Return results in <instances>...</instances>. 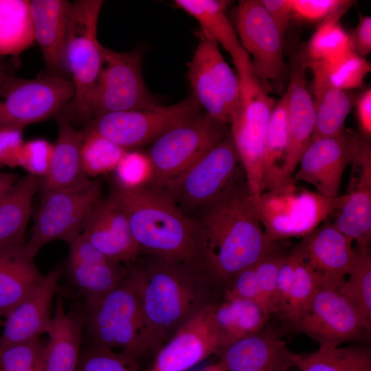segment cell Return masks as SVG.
Masks as SVG:
<instances>
[{
  "label": "cell",
  "instance_id": "obj_1",
  "mask_svg": "<svg viewBox=\"0 0 371 371\" xmlns=\"http://www.w3.org/2000/svg\"><path fill=\"white\" fill-rule=\"evenodd\" d=\"M190 218L194 227L196 263L218 280H232L273 243L258 217L243 168L216 199Z\"/></svg>",
  "mask_w": 371,
  "mask_h": 371
},
{
  "label": "cell",
  "instance_id": "obj_2",
  "mask_svg": "<svg viewBox=\"0 0 371 371\" xmlns=\"http://www.w3.org/2000/svg\"><path fill=\"white\" fill-rule=\"evenodd\" d=\"M142 307L147 350H158L205 302V271L194 262L143 254Z\"/></svg>",
  "mask_w": 371,
  "mask_h": 371
},
{
  "label": "cell",
  "instance_id": "obj_3",
  "mask_svg": "<svg viewBox=\"0 0 371 371\" xmlns=\"http://www.w3.org/2000/svg\"><path fill=\"white\" fill-rule=\"evenodd\" d=\"M109 197L125 214L139 255L196 262L193 223L162 188L112 182Z\"/></svg>",
  "mask_w": 371,
  "mask_h": 371
},
{
  "label": "cell",
  "instance_id": "obj_4",
  "mask_svg": "<svg viewBox=\"0 0 371 371\" xmlns=\"http://www.w3.org/2000/svg\"><path fill=\"white\" fill-rule=\"evenodd\" d=\"M143 273L135 262L122 281L95 302L85 305V324L93 346L134 359L147 350L142 307Z\"/></svg>",
  "mask_w": 371,
  "mask_h": 371
},
{
  "label": "cell",
  "instance_id": "obj_5",
  "mask_svg": "<svg viewBox=\"0 0 371 371\" xmlns=\"http://www.w3.org/2000/svg\"><path fill=\"white\" fill-rule=\"evenodd\" d=\"M102 4L101 0L72 3L65 54L74 95L62 111L72 123L91 120V100L104 64V47L97 36Z\"/></svg>",
  "mask_w": 371,
  "mask_h": 371
},
{
  "label": "cell",
  "instance_id": "obj_6",
  "mask_svg": "<svg viewBox=\"0 0 371 371\" xmlns=\"http://www.w3.org/2000/svg\"><path fill=\"white\" fill-rule=\"evenodd\" d=\"M347 194L327 198L296 186L293 181L278 189L265 191L254 202L258 217L270 243L302 238L343 205Z\"/></svg>",
  "mask_w": 371,
  "mask_h": 371
},
{
  "label": "cell",
  "instance_id": "obj_7",
  "mask_svg": "<svg viewBox=\"0 0 371 371\" xmlns=\"http://www.w3.org/2000/svg\"><path fill=\"white\" fill-rule=\"evenodd\" d=\"M227 126L201 112L164 133L145 153L150 166L146 184L161 187L180 175L229 134Z\"/></svg>",
  "mask_w": 371,
  "mask_h": 371
},
{
  "label": "cell",
  "instance_id": "obj_8",
  "mask_svg": "<svg viewBox=\"0 0 371 371\" xmlns=\"http://www.w3.org/2000/svg\"><path fill=\"white\" fill-rule=\"evenodd\" d=\"M198 44L189 64L188 79L192 95L205 114L230 125L242 103L239 78L214 41L197 32Z\"/></svg>",
  "mask_w": 371,
  "mask_h": 371
},
{
  "label": "cell",
  "instance_id": "obj_9",
  "mask_svg": "<svg viewBox=\"0 0 371 371\" xmlns=\"http://www.w3.org/2000/svg\"><path fill=\"white\" fill-rule=\"evenodd\" d=\"M102 181L89 179L71 188L42 194L36 210L32 235L25 245L27 256L34 258L41 248L55 240L69 243L81 234L84 223L101 196Z\"/></svg>",
  "mask_w": 371,
  "mask_h": 371
},
{
  "label": "cell",
  "instance_id": "obj_10",
  "mask_svg": "<svg viewBox=\"0 0 371 371\" xmlns=\"http://www.w3.org/2000/svg\"><path fill=\"white\" fill-rule=\"evenodd\" d=\"M344 280L323 279L306 310L289 324L291 328L319 346H337L367 337L371 326L342 291L341 284Z\"/></svg>",
  "mask_w": 371,
  "mask_h": 371
},
{
  "label": "cell",
  "instance_id": "obj_11",
  "mask_svg": "<svg viewBox=\"0 0 371 371\" xmlns=\"http://www.w3.org/2000/svg\"><path fill=\"white\" fill-rule=\"evenodd\" d=\"M239 165L229 134L188 169L160 188L190 218L226 188L242 169Z\"/></svg>",
  "mask_w": 371,
  "mask_h": 371
},
{
  "label": "cell",
  "instance_id": "obj_12",
  "mask_svg": "<svg viewBox=\"0 0 371 371\" xmlns=\"http://www.w3.org/2000/svg\"><path fill=\"white\" fill-rule=\"evenodd\" d=\"M74 95L70 80L47 73L33 79L10 75L0 85V128L23 129L54 117Z\"/></svg>",
  "mask_w": 371,
  "mask_h": 371
},
{
  "label": "cell",
  "instance_id": "obj_13",
  "mask_svg": "<svg viewBox=\"0 0 371 371\" xmlns=\"http://www.w3.org/2000/svg\"><path fill=\"white\" fill-rule=\"evenodd\" d=\"M201 112L191 95L169 106L104 113L93 118L83 130L97 133L130 151L151 144L166 131Z\"/></svg>",
  "mask_w": 371,
  "mask_h": 371
},
{
  "label": "cell",
  "instance_id": "obj_14",
  "mask_svg": "<svg viewBox=\"0 0 371 371\" xmlns=\"http://www.w3.org/2000/svg\"><path fill=\"white\" fill-rule=\"evenodd\" d=\"M267 85L258 80L241 87L242 103L230 124L233 141L254 202L265 192L262 161L268 123L276 103Z\"/></svg>",
  "mask_w": 371,
  "mask_h": 371
},
{
  "label": "cell",
  "instance_id": "obj_15",
  "mask_svg": "<svg viewBox=\"0 0 371 371\" xmlns=\"http://www.w3.org/2000/svg\"><path fill=\"white\" fill-rule=\"evenodd\" d=\"M159 105L145 85L141 50L120 52L104 47V64L91 100V120L104 113Z\"/></svg>",
  "mask_w": 371,
  "mask_h": 371
},
{
  "label": "cell",
  "instance_id": "obj_16",
  "mask_svg": "<svg viewBox=\"0 0 371 371\" xmlns=\"http://www.w3.org/2000/svg\"><path fill=\"white\" fill-rule=\"evenodd\" d=\"M370 139L346 128L335 136L311 138L293 180L311 184L325 197L339 196L346 167L360 157L370 145Z\"/></svg>",
  "mask_w": 371,
  "mask_h": 371
},
{
  "label": "cell",
  "instance_id": "obj_17",
  "mask_svg": "<svg viewBox=\"0 0 371 371\" xmlns=\"http://www.w3.org/2000/svg\"><path fill=\"white\" fill-rule=\"evenodd\" d=\"M236 32L249 56L253 73L262 82L280 81L287 67L280 32L261 0H242L236 10Z\"/></svg>",
  "mask_w": 371,
  "mask_h": 371
},
{
  "label": "cell",
  "instance_id": "obj_18",
  "mask_svg": "<svg viewBox=\"0 0 371 371\" xmlns=\"http://www.w3.org/2000/svg\"><path fill=\"white\" fill-rule=\"evenodd\" d=\"M213 306L207 304L188 319L157 350L147 371H188L211 355L221 352Z\"/></svg>",
  "mask_w": 371,
  "mask_h": 371
},
{
  "label": "cell",
  "instance_id": "obj_19",
  "mask_svg": "<svg viewBox=\"0 0 371 371\" xmlns=\"http://www.w3.org/2000/svg\"><path fill=\"white\" fill-rule=\"evenodd\" d=\"M68 245L67 274L85 305L116 287L126 276L128 265L106 256L81 234Z\"/></svg>",
  "mask_w": 371,
  "mask_h": 371
},
{
  "label": "cell",
  "instance_id": "obj_20",
  "mask_svg": "<svg viewBox=\"0 0 371 371\" xmlns=\"http://www.w3.org/2000/svg\"><path fill=\"white\" fill-rule=\"evenodd\" d=\"M288 95V145L282 175L286 183L293 180L299 161L308 146L314 131L315 116L313 98L308 91L300 54L295 50L291 55Z\"/></svg>",
  "mask_w": 371,
  "mask_h": 371
},
{
  "label": "cell",
  "instance_id": "obj_21",
  "mask_svg": "<svg viewBox=\"0 0 371 371\" xmlns=\"http://www.w3.org/2000/svg\"><path fill=\"white\" fill-rule=\"evenodd\" d=\"M81 234L100 252L125 265L133 264L139 256L125 214L109 196H100L93 205Z\"/></svg>",
  "mask_w": 371,
  "mask_h": 371
},
{
  "label": "cell",
  "instance_id": "obj_22",
  "mask_svg": "<svg viewBox=\"0 0 371 371\" xmlns=\"http://www.w3.org/2000/svg\"><path fill=\"white\" fill-rule=\"evenodd\" d=\"M30 8L34 41L41 49L46 73L70 80L65 52L72 3L32 0Z\"/></svg>",
  "mask_w": 371,
  "mask_h": 371
},
{
  "label": "cell",
  "instance_id": "obj_23",
  "mask_svg": "<svg viewBox=\"0 0 371 371\" xmlns=\"http://www.w3.org/2000/svg\"><path fill=\"white\" fill-rule=\"evenodd\" d=\"M61 272L54 268L6 316L0 336V348L40 338L47 333L50 307Z\"/></svg>",
  "mask_w": 371,
  "mask_h": 371
},
{
  "label": "cell",
  "instance_id": "obj_24",
  "mask_svg": "<svg viewBox=\"0 0 371 371\" xmlns=\"http://www.w3.org/2000/svg\"><path fill=\"white\" fill-rule=\"evenodd\" d=\"M175 5L196 19L200 32L230 55L240 85L257 78L253 73L251 59L243 49L236 30L228 19L225 10L229 1L223 0H176Z\"/></svg>",
  "mask_w": 371,
  "mask_h": 371
},
{
  "label": "cell",
  "instance_id": "obj_25",
  "mask_svg": "<svg viewBox=\"0 0 371 371\" xmlns=\"http://www.w3.org/2000/svg\"><path fill=\"white\" fill-rule=\"evenodd\" d=\"M293 353L277 334L264 328L228 346L220 359L227 371H291Z\"/></svg>",
  "mask_w": 371,
  "mask_h": 371
},
{
  "label": "cell",
  "instance_id": "obj_26",
  "mask_svg": "<svg viewBox=\"0 0 371 371\" xmlns=\"http://www.w3.org/2000/svg\"><path fill=\"white\" fill-rule=\"evenodd\" d=\"M352 243L332 223H324L296 247L324 280L340 281L348 275L355 258Z\"/></svg>",
  "mask_w": 371,
  "mask_h": 371
},
{
  "label": "cell",
  "instance_id": "obj_27",
  "mask_svg": "<svg viewBox=\"0 0 371 371\" xmlns=\"http://www.w3.org/2000/svg\"><path fill=\"white\" fill-rule=\"evenodd\" d=\"M58 136L45 176L41 179V193L78 186L90 179L84 171L81 147L83 133L77 130L63 111L54 117Z\"/></svg>",
  "mask_w": 371,
  "mask_h": 371
},
{
  "label": "cell",
  "instance_id": "obj_28",
  "mask_svg": "<svg viewBox=\"0 0 371 371\" xmlns=\"http://www.w3.org/2000/svg\"><path fill=\"white\" fill-rule=\"evenodd\" d=\"M357 176H352L350 190L332 223L358 245H370L371 240V147L366 148L352 164Z\"/></svg>",
  "mask_w": 371,
  "mask_h": 371
},
{
  "label": "cell",
  "instance_id": "obj_29",
  "mask_svg": "<svg viewBox=\"0 0 371 371\" xmlns=\"http://www.w3.org/2000/svg\"><path fill=\"white\" fill-rule=\"evenodd\" d=\"M41 179L27 174L18 179L0 201V252L23 247L32 203Z\"/></svg>",
  "mask_w": 371,
  "mask_h": 371
},
{
  "label": "cell",
  "instance_id": "obj_30",
  "mask_svg": "<svg viewBox=\"0 0 371 371\" xmlns=\"http://www.w3.org/2000/svg\"><path fill=\"white\" fill-rule=\"evenodd\" d=\"M82 328L81 319L67 313L62 299L57 298L47 333L44 371H78Z\"/></svg>",
  "mask_w": 371,
  "mask_h": 371
},
{
  "label": "cell",
  "instance_id": "obj_31",
  "mask_svg": "<svg viewBox=\"0 0 371 371\" xmlns=\"http://www.w3.org/2000/svg\"><path fill=\"white\" fill-rule=\"evenodd\" d=\"M269 316L255 302L225 295L223 302L213 306V318L223 350L234 342L261 332Z\"/></svg>",
  "mask_w": 371,
  "mask_h": 371
},
{
  "label": "cell",
  "instance_id": "obj_32",
  "mask_svg": "<svg viewBox=\"0 0 371 371\" xmlns=\"http://www.w3.org/2000/svg\"><path fill=\"white\" fill-rule=\"evenodd\" d=\"M43 276L25 246L0 252V317L5 318Z\"/></svg>",
  "mask_w": 371,
  "mask_h": 371
},
{
  "label": "cell",
  "instance_id": "obj_33",
  "mask_svg": "<svg viewBox=\"0 0 371 371\" xmlns=\"http://www.w3.org/2000/svg\"><path fill=\"white\" fill-rule=\"evenodd\" d=\"M287 145L288 95L286 91L275 103L268 123L262 161L265 191L274 190L289 183L284 181L282 175Z\"/></svg>",
  "mask_w": 371,
  "mask_h": 371
},
{
  "label": "cell",
  "instance_id": "obj_34",
  "mask_svg": "<svg viewBox=\"0 0 371 371\" xmlns=\"http://www.w3.org/2000/svg\"><path fill=\"white\" fill-rule=\"evenodd\" d=\"M353 3L352 1L345 0L321 21L308 41L305 52L300 53L304 63L333 62L351 51L348 34L340 20Z\"/></svg>",
  "mask_w": 371,
  "mask_h": 371
},
{
  "label": "cell",
  "instance_id": "obj_35",
  "mask_svg": "<svg viewBox=\"0 0 371 371\" xmlns=\"http://www.w3.org/2000/svg\"><path fill=\"white\" fill-rule=\"evenodd\" d=\"M299 371H371V353L366 346H319L308 354L293 353Z\"/></svg>",
  "mask_w": 371,
  "mask_h": 371
},
{
  "label": "cell",
  "instance_id": "obj_36",
  "mask_svg": "<svg viewBox=\"0 0 371 371\" xmlns=\"http://www.w3.org/2000/svg\"><path fill=\"white\" fill-rule=\"evenodd\" d=\"M315 128L312 138L338 135L346 127L345 120L356 98L348 91L328 85L313 83Z\"/></svg>",
  "mask_w": 371,
  "mask_h": 371
},
{
  "label": "cell",
  "instance_id": "obj_37",
  "mask_svg": "<svg viewBox=\"0 0 371 371\" xmlns=\"http://www.w3.org/2000/svg\"><path fill=\"white\" fill-rule=\"evenodd\" d=\"M34 42L30 1L0 0V60L17 56Z\"/></svg>",
  "mask_w": 371,
  "mask_h": 371
},
{
  "label": "cell",
  "instance_id": "obj_38",
  "mask_svg": "<svg viewBox=\"0 0 371 371\" xmlns=\"http://www.w3.org/2000/svg\"><path fill=\"white\" fill-rule=\"evenodd\" d=\"M303 65L305 69L311 70L313 83L346 91L362 87L371 71L370 63L352 51L333 62L303 63Z\"/></svg>",
  "mask_w": 371,
  "mask_h": 371
},
{
  "label": "cell",
  "instance_id": "obj_39",
  "mask_svg": "<svg viewBox=\"0 0 371 371\" xmlns=\"http://www.w3.org/2000/svg\"><path fill=\"white\" fill-rule=\"evenodd\" d=\"M370 245L355 247V258L348 278L341 284L344 293L371 326V255Z\"/></svg>",
  "mask_w": 371,
  "mask_h": 371
},
{
  "label": "cell",
  "instance_id": "obj_40",
  "mask_svg": "<svg viewBox=\"0 0 371 371\" xmlns=\"http://www.w3.org/2000/svg\"><path fill=\"white\" fill-rule=\"evenodd\" d=\"M294 249L297 254L294 277L285 304L278 313L288 324L306 310L323 280L304 260L296 246Z\"/></svg>",
  "mask_w": 371,
  "mask_h": 371
},
{
  "label": "cell",
  "instance_id": "obj_41",
  "mask_svg": "<svg viewBox=\"0 0 371 371\" xmlns=\"http://www.w3.org/2000/svg\"><path fill=\"white\" fill-rule=\"evenodd\" d=\"M82 131L81 157L86 175L96 177L113 172L127 150L97 133Z\"/></svg>",
  "mask_w": 371,
  "mask_h": 371
},
{
  "label": "cell",
  "instance_id": "obj_42",
  "mask_svg": "<svg viewBox=\"0 0 371 371\" xmlns=\"http://www.w3.org/2000/svg\"><path fill=\"white\" fill-rule=\"evenodd\" d=\"M280 241L272 243L269 249L254 265L256 279L265 307L269 315L276 312V281L279 269L287 256Z\"/></svg>",
  "mask_w": 371,
  "mask_h": 371
},
{
  "label": "cell",
  "instance_id": "obj_43",
  "mask_svg": "<svg viewBox=\"0 0 371 371\" xmlns=\"http://www.w3.org/2000/svg\"><path fill=\"white\" fill-rule=\"evenodd\" d=\"M45 345L37 338L0 348V371H44Z\"/></svg>",
  "mask_w": 371,
  "mask_h": 371
},
{
  "label": "cell",
  "instance_id": "obj_44",
  "mask_svg": "<svg viewBox=\"0 0 371 371\" xmlns=\"http://www.w3.org/2000/svg\"><path fill=\"white\" fill-rule=\"evenodd\" d=\"M113 172V183L124 187H136L148 181L150 166L145 153L134 150L126 153Z\"/></svg>",
  "mask_w": 371,
  "mask_h": 371
},
{
  "label": "cell",
  "instance_id": "obj_45",
  "mask_svg": "<svg viewBox=\"0 0 371 371\" xmlns=\"http://www.w3.org/2000/svg\"><path fill=\"white\" fill-rule=\"evenodd\" d=\"M133 366L122 353L93 346L80 359L78 371H134Z\"/></svg>",
  "mask_w": 371,
  "mask_h": 371
},
{
  "label": "cell",
  "instance_id": "obj_46",
  "mask_svg": "<svg viewBox=\"0 0 371 371\" xmlns=\"http://www.w3.org/2000/svg\"><path fill=\"white\" fill-rule=\"evenodd\" d=\"M53 144L43 139H34L24 143L21 149L19 166L28 174L43 179L49 168Z\"/></svg>",
  "mask_w": 371,
  "mask_h": 371
},
{
  "label": "cell",
  "instance_id": "obj_47",
  "mask_svg": "<svg viewBox=\"0 0 371 371\" xmlns=\"http://www.w3.org/2000/svg\"><path fill=\"white\" fill-rule=\"evenodd\" d=\"M232 286L226 291V295L240 297L255 302L268 313L256 279L254 265L239 272L232 279Z\"/></svg>",
  "mask_w": 371,
  "mask_h": 371
},
{
  "label": "cell",
  "instance_id": "obj_48",
  "mask_svg": "<svg viewBox=\"0 0 371 371\" xmlns=\"http://www.w3.org/2000/svg\"><path fill=\"white\" fill-rule=\"evenodd\" d=\"M345 0H292L293 14L301 20L322 21Z\"/></svg>",
  "mask_w": 371,
  "mask_h": 371
},
{
  "label": "cell",
  "instance_id": "obj_49",
  "mask_svg": "<svg viewBox=\"0 0 371 371\" xmlns=\"http://www.w3.org/2000/svg\"><path fill=\"white\" fill-rule=\"evenodd\" d=\"M23 129L0 128V166H19L21 149L25 143Z\"/></svg>",
  "mask_w": 371,
  "mask_h": 371
},
{
  "label": "cell",
  "instance_id": "obj_50",
  "mask_svg": "<svg viewBox=\"0 0 371 371\" xmlns=\"http://www.w3.org/2000/svg\"><path fill=\"white\" fill-rule=\"evenodd\" d=\"M297 254L294 247L281 265L276 281V312L279 313L286 301L295 273Z\"/></svg>",
  "mask_w": 371,
  "mask_h": 371
},
{
  "label": "cell",
  "instance_id": "obj_51",
  "mask_svg": "<svg viewBox=\"0 0 371 371\" xmlns=\"http://www.w3.org/2000/svg\"><path fill=\"white\" fill-rule=\"evenodd\" d=\"M350 50L363 57L371 52V17L361 16L357 26L348 32Z\"/></svg>",
  "mask_w": 371,
  "mask_h": 371
},
{
  "label": "cell",
  "instance_id": "obj_52",
  "mask_svg": "<svg viewBox=\"0 0 371 371\" xmlns=\"http://www.w3.org/2000/svg\"><path fill=\"white\" fill-rule=\"evenodd\" d=\"M263 6L284 38L293 14L292 0H261Z\"/></svg>",
  "mask_w": 371,
  "mask_h": 371
},
{
  "label": "cell",
  "instance_id": "obj_53",
  "mask_svg": "<svg viewBox=\"0 0 371 371\" xmlns=\"http://www.w3.org/2000/svg\"><path fill=\"white\" fill-rule=\"evenodd\" d=\"M357 116L360 134L370 139L371 136V89H366L356 99Z\"/></svg>",
  "mask_w": 371,
  "mask_h": 371
},
{
  "label": "cell",
  "instance_id": "obj_54",
  "mask_svg": "<svg viewBox=\"0 0 371 371\" xmlns=\"http://www.w3.org/2000/svg\"><path fill=\"white\" fill-rule=\"evenodd\" d=\"M17 180V176L12 173L0 172V201Z\"/></svg>",
  "mask_w": 371,
  "mask_h": 371
},
{
  "label": "cell",
  "instance_id": "obj_55",
  "mask_svg": "<svg viewBox=\"0 0 371 371\" xmlns=\"http://www.w3.org/2000/svg\"><path fill=\"white\" fill-rule=\"evenodd\" d=\"M200 371H227L223 362L220 359L214 363L210 364Z\"/></svg>",
  "mask_w": 371,
  "mask_h": 371
},
{
  "label": "cell",
  "instance_id": "obj_56",
  "mask_svg": "<svg viewBox=\"0 0 371 371\" xmlns=\"http://www.w3.org/2000/svg\"><path fill=\"white\" fill-rule=\"evenodd\" d=\"M10 75L8 67L3 65V63L0 60V85L3 80Z\"/></svg>",
  "mask_w": 371,
  "mask_h": 371
},
{
  "label": "cell",
  "instance_id": "obj_57",
  "mask_svg": "<svg viewBox=\"0 0 371 371\" xmlns=\"http://www.w3.org/2000/svg\"><path fill=\"white\" fill-rule=\"evenodd\" d=\"M3 322L1 319V317H0V326L3 324Z\"/></svg>",
  "mask_w": 371,
  "mask_h": 371
}]
</instances>
